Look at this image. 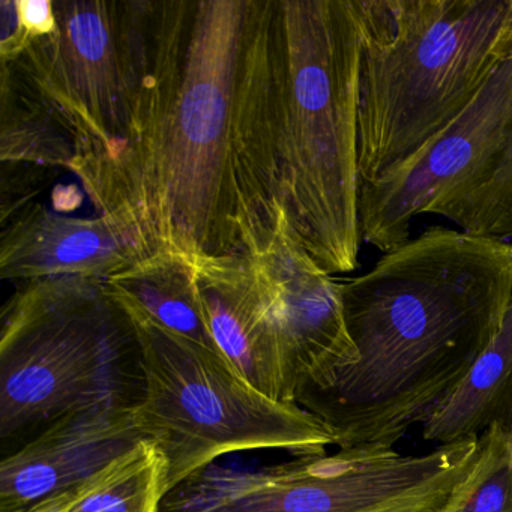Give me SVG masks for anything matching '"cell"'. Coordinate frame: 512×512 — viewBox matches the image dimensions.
<instances>
[{
	"mask_svg": "<svg viewBox=\"0 0 512 512\" xmlns=\"http://www.w3.org/2000/svg\"><path fill=\"white\" fill-rule=\"evenodd\" d=\"M76 148L55 107L13 64L2 62L0 161L70 170Z\"/></svg>",
	"mask_w": 512,
	"mask_h": 512,
	"instance_id": "9a60e30c",
	"label": "cell"
},
{
	"mask_svg": "<svg viewBox=\"0 0 512 512\" xmlns=\"http://www.w3.org/2000/svg\"><path fill=\"white\" fill-rule=\"evenodd\" d=\"M281 194L326 274L358 268L361 28L355 0H278Z\"/></svg>",
	"mask_w": 512,
	"mask_h": 512,
	"instance_id": "3957f363",
	"label": "cell"
},
{
	"mask_svg": "<svg viewBox=\"0 0 512 512\" xmlns=\"http://www.w3.org/2000/svg\"><path fill=\"white\" fill-rule=\"evenodd\" d=\"M478 452L479 437L421 455L353 446L256 469L215 463L167 493L161 512H443Z\"/></svg>",
	"mask_w": 512,
	"mask_h": 512,
	"instance_id": "52a82bcc",
	"label": "cell"
},
{
	"mask_svg": "<svg viewBox=\"0 0 512 512\" xmlns=\"http://www.w3.org/2000/svg\"><path fill=\"white\" fill-rule=\"evenodd\" d=\"M358 349L331 386L296 403L337 448H394L463 380L512 304V242L431 227L341 283Z\"/></svg>",
	"mask_w": 512,
	"mask_h": 512,
	"instance_id": "7a4b0ae2",
	"label": "cell"
},
{
	"mask_svg": "<svg viewBox=\"0 0 512 512\" xmlns=\"http://www.w3.org/2000/svg\"><path fill=\"white\" fill-rule=\"evenodd\" d=\"M133 265L127 245L103 217H64L32 203L2 226L0 277L4 280H107Z\"/></svg>",
	"mask_w": 512,
	"mask_h": 512,
	"instance_id": "4fadbf2b",
	"label": "cell"
},
{
	"mask_svg": "<svg viewBox=\"0 0 512 512\" xmlns=\"http://www.w3.org/2000/svg\"><path fill=\"white\" fill-rule=\"evenodd\" d=\"M277 11L278 0H148L127 125L70 167L134 265L247 259L287 220Z\"/></svg>",
	"mask_w": 512,
	"mask_h": 512,
	"instance_id": "6da1fadb",
	"label": "cell"
},
{
	"mask_svg": "<svg viewBox=\"0 0 512 512\" xmlns=\"http://www.w3.org/2000/svg\"><path fill=\"white\" fill-rule=\"evenodd\" d=\"M139 341L106 280L26 283L2 308L0 439L22 436L71 412L136 407Z\"/></svg>",
	"mask_w": 512,
	"mask_h": 512,
	"instance_id": "5b68a950",
	"label": "cell"
},
{
	"mask_svg": "<svg viewBox=\"0 0 512 512\" xmlns=\"http://www.w3.org/2000/svg\"><path fill=\"white\" fill-rule=\"evenodd\" d=\"M362 185L448 128L512 56V0H355Z\"/></svg>",
	"mask_w": 512,
	"mask_h": 512,
	"instance_id": "277c9868",
	"label": "cell"
},
{
	"mask_svg": "<svg viewBox=\"0 0 512 512\" xmlns=\"http://www.w3.org/2000/svg\"><path fill=\"white\" fill-rule=\"evenodd\" d=\"M422 214L475 238H512V56L448 128L361 187L362 241L382 253L409 242Z\"/></svg>",
	"mask_w": 512,
	"mask_h": 512,
	"instance_id": "ba28073f",
	"label": "cell"
},
{
	"mask_svg": "<svg viewBox=\"0 0 512 512\" xmlns=\"http://www.w3.org/2000/svg\"><path fill=\"white\" fill-rule=\"evenodd\" d=\"M194 274L220 352L254 388L289 401L280 323L250 257L211 260Z\"/></svg>",
	"mask_w": 512,
	"mask_h": 512,
	"instance_id": "7c38bea8",
	"label": "cell"
},
{
	"mask_svg": "<svg viewBox=\"0 0 512 512\" xmlns=\"http://www.w3.org/2000/svg\"><path fill=\"white\" fill-rule=\"evenodd\" d=\"M146 8L148 0H55L56 31L11 61L55 107L76 152L110 142L127 125Z\"/></svg>",
	"mask_w": 512,
	"mask_h": 512,
	"instance_id": "9c48e42d",
	"label": "cell"
},
{
	"mask_svg": "<svg viewBox=\"0 0 512 512\" xmlns=\"http://www.w3.org/2000/svg\"><path fill=\"white\" fill-rule=\"evenodd\" d=\"M17 31L0 43V61L11 62L40 38L56 31L55 0H16Z\"/></svg>",
	"mask_w": 512,
	"mask_h": 512,
	"instance_id": "d6986e66",
	"label": "cell"
},
{
	"mask_svg": "<svg viewBox=\"0 0 512 512\" xmlns=\"http://www.w3.org/2000/svg\"><path fill=\"white\" fill-rule=\"evenodd\" d=\"M166 496V458L143 439L100 472L23 512H161Z\"/></svg>",
	"mask_w": 512,
	"mask_h": 512,
	"instance_id": "e0dca14e",
	"label": "cell"
},
{
	"mask_svg": "<svg viewBox=\"0 0 512 512\" xmlns=\"http://www.w3.org/2000/svg\"><path fill=\"white\" fill-rule=\"evenodd\" d=\"M106 287L110 295L133 305L170 331L221 353L209 326L194 268L188 263L146 260L107 278Z\"/></svg>",
	"mask_w": 512,
	"mask_h": 512,
	"instance_id": "2e32d148",
	"label": "cell"
},
{
	"mask_svg": "<svg viewBox=\"0 0 512 512\" xmlns=\"http://www.w3.org/2000/svg\"><path fill=\"white\" fill-rule=\"evenodd\" d=\"M134 407L67 413L0 463V512H23L80 484L140 442Z\"/></svg>",
	"mask_w": 512,
	"mask_h": 512,
	"instance_id": "8fae6325",
	"label": "cell"
},
{
	"mask_svg": "<svg viewBox=\"0 0 512 512\" xmlns=\"http://www.w3.org/2000/svg\"><path fill=\"white\" fill-rule=\"evenodd\" d=\"M512 431V304L502 329L454 391L421 425L436 446L478 439L491 427Z\"/></svg>",
	"mask_w": 512,
	"mask_h": 512,
	"instance_id": "5bb4252c",
	"label": "cell"
},
{
	"mask_svg": "<svg viewBox=\"0 0 512 512\" xmlns=\"http://www.w3.org/2000/svg\"><path fill=\"white\" fill-rule=\"evenodd\" d=\"M116 301L139 341L143 395L134 422L166 458L167 493L233 452L281 449L305 457L335 446L331 428L301 404L263 394L226 356Z\"/></svg>",
	"mask_w": 512,
	"mask_h": 512,
	"instance_id": "8992f818",
	"label": "cell"
},
{
	"mask_svg": "<svg viewBox=\"0 0 512 512\" xmlns=\"http://www.w3.org/2000/svg\"><path fill=\"white\" fill-rule=\"evenodd\" d=\"M250 262L280 323L287 397L296 403L305 392L331 386L341 371L358 361L341 283L308 256L289 220Z\"/></svg>",
	"mask_w": 512,
	"mask_h": 512,
	"instance_id": "30bf717a",
	"label": "cell"
},
{
	"mask_svg": "<svg viewBox=\"0 0 512 512\" xmlns=\"http://www.w3.org/2000/svg\"><path fill=\"white\" fill-rule=\"evenodd\" d=\"M443 512H512V431L491 427Z\"/></svg>",
	"mask_w": 512,
	"mask_h": 512,
	"instance_id": "ac0fdd59",
	"label": "cell"
},
{
	"mask_svg": "<svg viewBox=\"0 0 512 512\" xmlns=\"http://www.w3.org/2000/svg\"><path fill=\"white\" fill-rule=\"evenodd\" d=\"M55 170L31 164L2 163V226L32 205V197L50 182Z\"/></svg>",
	"mask_w": 512,
	"mask_h": 512,
	"instance_id": "ffe728a7",
	"label": "cell"
}]
</instances>
